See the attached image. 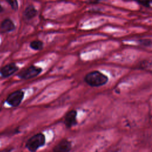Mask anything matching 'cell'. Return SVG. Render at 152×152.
<instances>
[{"instance_id": "cell-10", "label": "cell", "mask_w": 152, "mask_h": 152, "mask_svg": "<svg viewBox=\"0 0 152 152\" xmlns=\"http://www.w3.org/2000/svg\"><path fill=\"white\" fill-rule=\"evenodd\" d=\"M30 46L35 50H40L43 49V43L40 40H34L30 43Z\"/></svg>"}, {"instance_id": "cell-4", "label": "cell", "mask_w": 152, "mask_h": 152, "mask_svg": "<svg viewBox=\"0 0 152 152\" xmlns=\"http://www.w3.org/2000/svg\"><path fill=\"white\" fill-rule=\"evenodd\" d=\"M24 97V93L21 90L15 91L10 94L7 99V102L12 106H18Z\"/></svg>"}, {"instance_id": "cell-11", "label": "cell", "mask_w": 152, "mask_h": 152, "mask_svg": "<svg viewBox=\"0 0 152 152\" xmlns=\"http://www.w3.org/2000/svg\"><path fill=\"white\" fill-rule=\"evenodd\" d=\"M8 2L11 5L12 9L16 10L18 8V2L17 1H8Z\"/></svg>"}, {"instance_id": "cell-12", "label": "cell", "mask_w": 152, "mask_h": 152, "mask_svg": "<svg viewBox=\"0 0 152 152\" xmlns=\"http://www.w3.org/2000/svg\"><path fill=\"white\" fill-rule=\"evenodd\" d=\"M140 43L144 46H150L151 45V40L150 39H143L141 40Z\"/></svg>"}, {"instance_id": "cell-8", "label": "cell", "mask_w": 152, "mask_h": 152, "mask_svg": "<svg viewBox=\"0 0 152 152\" xmlns=\"http://www.w3.org/2000/svg\"><path fill=\"white\" fill-rule=\"evenodd\" d=\"M14 28L15 26L12 21L9 19H6L2 22L0 26V31L5 33L14 30Z\"/></svg>"}, {"instance_id": "cell-14", "label": "cell", "mask_w": 152, "mask_h": 152, "mask_svg": "<svg viewBox=\"0 0 152 152\" xmlns=\"http://www.w3.org/2000/svg\"><path fill=\"white\" fill-rule=\"evenodd\" d=\"M2 11V8L1 6L0 5V12H1Z\"/></svg>"}, {"instance_id": "cell-2", "label": "cell", "mask_w": 152, "mask_h": 152, "mask_svg": "<svg viewBox=\"0 0 152 152\" xmlns=\"http://www.w3.org/2000/svg\"><path fill=\"white\" fill-rule=\"evenodd\" d=\"M45 136L42 133H38L30 138L26 142V147L31 151H36L39 148L43 146L45 143Z\"/></svg>"}, {"instance_id": "cell-9", "label": "cell", "mask_w": 152, "mask_h": 152, "mask_svg": "<svg viewBox=\"0 0 152 152\" xmlns=\"http://www.w3.org/2000/svg\"><path fill=\"white\" fill-rule=\"evenodd\" d=\"M37 11L35 7L32 5H30L26 8L24 12V15L27 19L29 20L35 17L37 14Z\"/></svg>"}, {"instance_id": "cell-1", "label": "cell", "mask_w": 152, "mask_h": 152, "mask_svg": "<svg viewBox=\"0 0 152 152\" xmlns=\"http://www.w3.org/2000/svg\"><path fill=\"white\" fill-rule=\"evenodd\" d=\"M108 77L99 71H93L86 75L85 82L91 87H100L106 84L108 81Z\"/></svg>"}, {"instance_id": "cell-3", "label": "cell", "mask_w": 152, "mask_h": 152, "mask_svg": "<svg viewBox=\"0 0 152 152\" xmlns=\"http://www.w3.org/2000/svg\"><path fill=\"white\" fill-rule=\"evenodd\" d=\"M42 71V69L36 66H30L26 69L20 72L18 75L22 79H30L39 75Z\"/></svg>"}, {"instance_id": "cell-13", "label": "cell", "mask_w": 152, "mask_h": 152, "mask_svg": "<svg viewBox=\"0 0 152 152\" xmlns=\"http://www.w3.org/2000/svg\"><path fill=\"white\" fill-rule=\"evenodd\" d=\"M140 4L143 5V6H145L146 7H150V1H139L138 2Z\"/></svg>"}, {"instance_id": "cell-6", "label": "cell", "mask_w": 152, "mask_h": 152, "mask_svg": "<svg viewBox=\"0 0 152 152\" xmlns=\"http://www.w3.org/2000/svg\"><path fill=\"white\" fill-rule=\"evenodd\" d=\"M71 148V142L68 140H62L53 148V152H69Z\"/></svg>"}, {"instance_id": "cell-5", "label": "cell", "mask_w": 152, "mask_h": 152, "mask_svg": "<svg viewBox=\"0 0 152 152\" xmlns=\"http://www.w3.org/2000/svg\"><path fill=\"white\" fill-rule=\"evenodd\" d=\"M77 111L72 110L69 111L65 115L64 124L67 128H71L77 124Z\"/></svg>"}, {"instance_id": "cell-7", "label": "cell", "mask_w": 152, "mask_h": 152, "mask_svg": "<svg viewBox=\"0 0 152 152\" xmlns=\"http://www.w3.org/2000/svg\"><path fill=\"white\" fill-rule=\"evenodd\" d=\"M18 66L14 64H10L5 66L1 71V73L2 76L7 77L14 74L18 70Z\"/></svg>"}]
</instances>
